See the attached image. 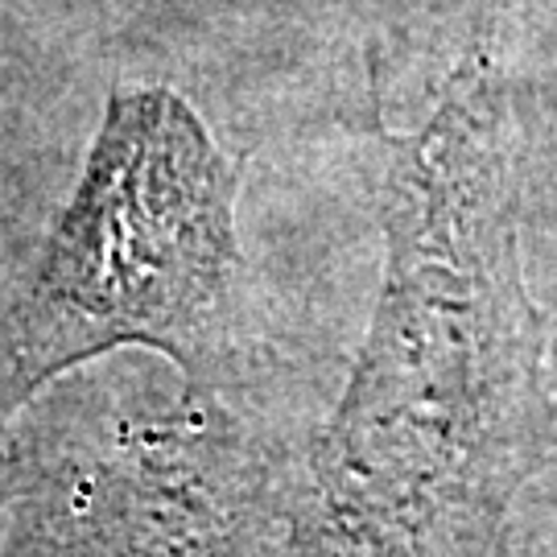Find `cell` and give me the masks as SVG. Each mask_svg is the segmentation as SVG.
I'll list each match as a JSON object with an SVG mask.
<instances>
[{
	"label": "cell",
	"mask_w": 557,
	"mask_h": 557,
	"mask_svg": "<svg viewBox=\"0 0 557 557\" xmlns=\"http://www.w3.org/2000/svg\"><path fill=\"white\" fill-rule=\"evenodd\" d=\"M239 165L165 83H116L38 257L0 298V393L116 347L215 380L239 277Z\"/></svg>",
	"instance_id": "1"
}]
</instances>
